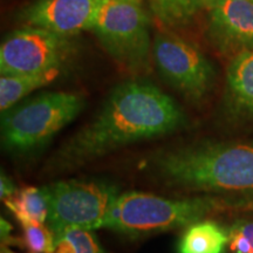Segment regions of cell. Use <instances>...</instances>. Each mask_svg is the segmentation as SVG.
<instances>
[{"instance_id":"cell-1","label":"cell","mask_w":253,"mask_h":253,"mask_svg":"<svg viewBox=\"0 0 253 253\" xmlns=\"http://www.w3.org/2000/svg\"><path fill=\"white\" fill-rule=\"evenodd\" d=\"M175 101L154 84L126 81L110 91L96 115L53 157L58 170L89 163L129 143L166 135L184 126Z\"/></svg>"},{"instance_id":"cell-2","label":"cell","mask_w":253,"mask_h":253,"mask_svg":"<svg viewBox=\"0 0 253 253\" xmlns=\"http://www.w3.org/2000/svg\"><path fill=\"white\" fill-rule=\"evenodd\" d=\"M161 179L196 191L253 192V144L202 143L177 148L153 161Z\"/></svg>"},{"instance_id":"cell-3","label":"cell","mask_w":253,"mask_h":253,"mask_svg":"<svg viewBox=\"0 0 253 253\" xmlns=\"http://www.w3.org/2000/svg\"><path fill=\"white\" fill-rule=\"evenodd\" d=\"M84 95L48 91L2 113L1 141L11 151L34 150L71 123L84 108Z\"/></svg>"},{"instance_id":"cell-4","label":"cell","mask_w":253,"mask_h":253,"mask_svg":"<svg viewBox=\"0 0 253 253\" xmlns=\"http://www.w3.org/2000/svg\"><path fill=\"white\" fill-rule=\"evenodd\" d=\"M144 0H101L91 32L103 48L126 71L149 68L153 45Z\"/></svg>"},{"instance_id":"cell-5","label":"cell","mask_w":253,"mask_h":253,"mask_svg":"<svg viewBox=\"0 0 253 253\" xmlns=\"http://www.w3.org/2000/svg\"><path fill=\"white\" fill-rule=\"evenodd\" d=\"M213 209L203 198L167 199L142 192H125L113 204L103 227L128 235H144L186 227Z\"/></svg>"},{"instance_id":"cell-6","label":"cell","mask_w":253,"mask_h":253,"mask_svg":"<svg viewBox=\"0 0 253 253\" xmlns=\"http://www.w3.org/2000/svg\"><path fill=\"white\" fill-rule=\"evenodd\" d=\"M45 189L48 196L46 223L54 237L72 227H103L120 196L116 186L103 182L61 181L46 185Z\"/></svg>"},{"instance_id":"cell-7","label":"cell","mask_w":253,"mask_h":253,"mask_svg":"<svg viewBox=\"0 0 253 253\" xmlns=\"http://www.w3.org/2000/svg\"><path fill=\"white\" fill-rule=\"evenodd\" d=\"M153 59L161 77L191 101L205 96L213 81V68L194 43L170 33H157Z\"/></svg>"},{"instance_id":"cell-8","label":"cell","mask_w":253,"mask_h":253,"mask_svg":"<svg viewBox=\"0 0 253 253\" xmlns=\"http://www.w3.org/2000/svg\"><path fill=\"white\" fill-rule=\"evenodd\" d=\"M71 52L68 38L26 26L12 32L0 46L1 74H39L60 69Z\"/></svg>"},{"instance_id":"cell-9","label":"cell","mask_w":253,"mask_h":253,"mask_svg":"<svg viewBox=\"0 0 253 253\" xmlns=\"http://www.w3.org/2000/svg\"><path fill=\"white\" fill-rule=\"evenodd\" d=\"M101 0H36L23 11L21 20L61 37L91 31Z\"/></svg>"},{"instance_id":"cell-10","label":"cell","mask_w":253,"mask_h":253,"mask_svg":"<svg viewBox=\"0 0 253 253\" xmlns=\"http://www.w3.org/2000/svg\"><path fill=\"white\" fill-rule=\"evenodd\" d=\"M207 8L209 37L220 52L253 49V1L218 0Z\"/></svg>"},{"instance_id":"cell-11","label":"cell","mask_w":253,"mask_h":253,"mask_svg":"<svg viewBox=\"0 0 253 253\" xmlns=\"http://www.w3.org/2000/svg\"><path fill=\"white\" fill-rule=\"evenodd\" d=\"M227 91L233 108L253 114V49L237 53L226 72Z\"/></svg>"},{"instance_id":"cell-12","label":"cell","mask_w":253,"mask_h":253,"mask_svg":"<svg viewBox=\"0 0 253 253\" xmlns=\"http://www.w3.org/2000/svg\"><path fill=\"white\" fill-rule=\"evenodd\" d=\"M229 236L213 221H197L186 226L177 253H223Z\"/></svg>"},{"instance_id":"cell-13","label":"cell","mask_w":253,"mask_h":253,"mask_svg":"<svg viewBox=\"0 0 253 253\" xmlns=\"http://www.w3.org/2000/svg\"><path fill=\"white\" fill-rule=\"evenodd\" d=\"M4 202L21 225L45 224L48 217V196L45 186H25Z\"/></svg>"},{"instance_id":"cell-14","label":"cell","mask_w":253,"mask_h":253,"mask_svg":"<svg viewBox=\"0 0 253 253\" xmlns=\"http://www.w3.org/2000/svg\"><path fill=\"white\" fill-rule=\"evenodd\" d=\"M60 69L39 74H1L0 78V109H11L23 97L38 88L46 86L58 78Z\"/></svg>"},{"instance_id":"cell-15","label":"cell","mask_w":253,"mask_h":253,"mask_svg":"<svg viewBox=\"0 0 253 253\" xmlns=\"http://www.w3.org/2000/svg\"><path fill=\"white\" fill-rule=\"evenodd\" d=\"M154 17L168 27L184 26L205 8V0H144Z\"/></svg>"},{"instance_id":"cell-16","label":"cell","mask_w":253,"mask_h":253,"mask_svg":"<svg viewBox=\"0 0 253 253\" xmlns=\"http://www.w3.org/2000/svg\"><path fill=\"white\" fill-rule=\"evenodd\" d=\"M52 253H104L91 230L72 227L54 237Z\"/></svg>"},{"instance_id":"cell-17","label":"cell","mask_w":253,"mask_h":253,"mask_svg":"<svg viewBox=\"0 0 253 253\" xmlns=\"http://www.w3.org/2000/svg\"><path fill=\"white\" fill-rule=\"evenodd\" d=\"M23 244L30 253H52L54 235L45 224H25Z\"/></svg>"},{"instance_id":"cell-18","label":"cell","mask_w":253,"mask_h":253,"mask_svg":"<svg viewBox=\"0 0 253 253\" xmlns=\"http://www.w3.org/2000/svg\"><path fill=\"white\" fill-rule=\"evenodd\" d=\"M230 250L236 253H253V249L246 237H244L239 231L235 229L231 230L229 236Z\"/></svg>"},{"instance_id":"cell-19","label":"cell","mask_w":253,"mask_h":253,"mask_svg":"<svg viewBox=\"0 0 253 253\" xmlns=\"http://www.w3.org/2000/svg\"><path fill=\"white\" fill-rule=\"evenodd\" d=\"M17 191V188H15V185L12 183L11 179L7 176H5L4 173H1V178H0V197H1L2 201L13 196Z\"/></svg>"},{"instance_id":"cell-20","label":"cell","mask_w":253,"mask_h":253,"mask_svg":"<svg viewBox=\"0 0 253 253\" xmlns=\"http://www.w3.org/2000/svg\"><path fill=\"white\" fill-rule=\"evenodd\" d=\"M232 229L239 231L243 236L246 237V239L249 240L253 249V221H239V223H237Z\"/></svg>"},{"instance_id":"cell-21","label":"cell","mask_w":253,"mask_h":253,"mask_svg":"<svg viewBox=\"0 0 253 253\" xmlns=\"http://www.w3.org/2000/svg\"><path fill=\"white\" fill-rule=\"evenodd\" d=\"M216 1H218V0H205V8H207L209 5L213 4V2H216ZM251 1H253V0H251Z\"/></svg>"},{"instance_id":"cell-22","label":"cell","mask_w":253,"mask_h":253,"mask_svg":"<svg viewBox=\"0 0 253 253\" xmlns=\"http://www.w3.org/2000/svg\"><path fill=\"white\" fill-rule=\"evenodd\" d=\"M1 253H14V252H12L11 250H8V249H6V248H2Z\"/></svg>"}]
</instances>
